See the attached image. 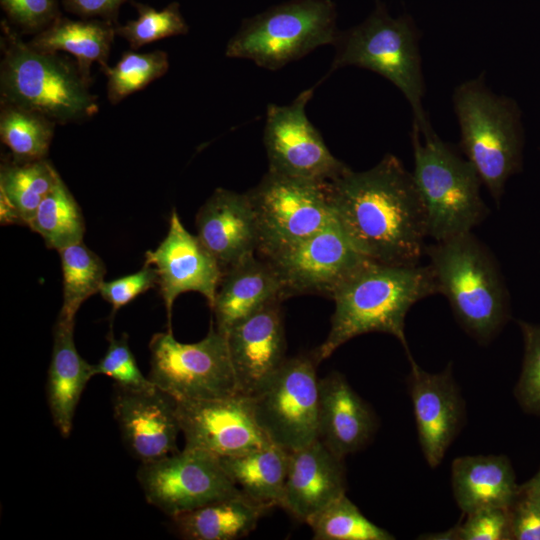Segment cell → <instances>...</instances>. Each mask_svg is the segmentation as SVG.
I'll use <instances>...</instances> for the list:
<instances>
[{"instance_id":"obj_1","label":"cell","mask_w":540,"mask_h":540,"mask_svg":"<svg viewBox=\"0 0 540 540\" xmlns=\"http://www.w3.org/2000/svg\"><path fill=\"white\" fill-rule=\"evenodd\" d=\"M334 215L366 259L419 264L428 237L427 215L413 174L386 154L374 167L347 171L330 182Z\"/></svg>"},{"instance_id":"obj_2","label":"cell","mask_w":540,"mask_h":540,"mask_svg":"<svg viewBox=\"0 0 540 540\" xmlns=\"http://www.w3.org/2000/svg\"><path fill=\"white\" fill-rule=\"evenodd\" d=\"M439 293L429 264L393 265L366 260L334 292L335 310L325 341L314 350L320 363L354 337L371 332L394 336L412 357L405 318L421 299Z\"/></svg>"},{"instance_id":"obj_3","label":"cell","mask_w":540,"mask_h":540,"mask_svg":"<svg viewBox=\"0 0 540 540\" xmlns=\"http://www.w3.org/2000/svg\"><path fill=\"white\" fill-rule=\"evenodd\" d=\"M0 95L56 124L83 123L99 111L91 84L76 61L34 50L6 19L1 21Z\"/></svg>"},{"instance_id":"obj_4","label":"cell","mask_w":540,"mask_h":540,"mask_svg":"<svg viewBox=\"0 0 540 540\" xmlns=\"http://www.w3.org/2000/svg\"><path fill=\"white\" fill-rule=\"evenodd\" d=\"M424 254L457 322L488 344L509 318L508 292L493 254L472 232L426 245Z\"/></svg>"},{"instance_id":"obj_5","label":"cell","mask_w":540,"mask_h":540,"mask_svg":"<svg viewBox=\"0 0 540 540\" xmlns=\"http://www.w3.org/2000/svg\"><path fill=\"white\" fill-rule=\"evenodd\" d=\"M453 102L462 152L499 203L506 181L522 167L520 110L512 99L489 90L483 76L459 85Z\"/></svg>"},{"instance_id":"obj_6","label":"cell","mask_w":540,"mask_h":540,"mask_svg":"<svg viewBox=\"0 0 540 540\" xmlns=\"http://www.w3.org/2000/svg\"><path fill=\"white\" fill-rule=\"evenodd\" d=\"M413 124V177L425 206L428 237L442 241L472 232L488 215L482 181L467 160L434 131L422 135Z\"/></svg>"},{"instance_id":"obj_7","label":"cell","mask_w":540,"mask_h":540,"mask_svg":"<svg viewBox=\"0 0 540 540\" xmlns=\"http://www.w3.org/2000/svg\"><path fill=\"white\" fill-rule=\"evenodd\" d=\"M332 46L335 55L326 76L346 66L380 74L404 94L420 133L433 131L422 106L425 88L418 35L409 19L392 18L378 5L364 22L339 31Z\"/></svg>"},{"instance_id":"obj_8","label":"cell","mask_w":540,"mask_h":540,"mask_svg":"<svg viewBox=\"0 0 540 540\" xmlns=\"http://www.w3.org/2000/svg\"><path fill=\"white\" fill-rule=\"evenodd\" d=\"M331 0H291L245 19L225 48L228 58L247 59L278 70L323 45L338 30Z\"/></svg>"},{"instance_id":"obj_9","label":"cell","mask_w":540,"mask_h":540,"mask_svg":"<svg viewBox=\"0 0 540 540\" xmlns=\"http://www.w3.org/2000/svg\"><path fill=\"white\" fill-rule=\"evenodd\" d=\"M149 379L177 402L207 400L238 393L226 336L212 322L207 335L182 343L172 330L150 342Z\"/></svg>"},{"instance_id":"obj_10","label":"cell","mask_w":540,"mask_h":540,"mask_svg":"<svg viewBox=\"0 0 540 540\" xmlns=\"http://www.w3.org/2000/svg\"><path fill=\"white\" fill-rule=\"evenodd\" d=\"M257 221V254L268 257L336 220L330 182L288 177L270 171L246 192Z\"/></svg>"},{"instance_id":"obj_11","label":"cell","mask_w":540,"mask_h":540,"mask_svg":"<svg viewBox=\"0 0 540 540\" xmlns=\"http://www.w3.org/2000/svg\"><path fill=\"white\" fill-rule=\"evenodd\" d=\"M318 364L314 352L287 358L251 397L260 428L273 444L289 452L318 439Z\"/></svg>"},{"instance_id":"obj_12","label":"cell","mask_w":540,"mask_h":540,"mask_svg":"<svg viewBox=\"0 0 540 540\" xmlns=\"http://www.w3.org/2000/svg\"><path fill=\"white\" fill-rule=\"evenodd\" d=\"M137 480L146 501L169 517L242 493L218 456L190 447L141 463Z\"/></svg>"},{"instance_id":"obj_13","label":"cell","mask_w":540,"mask_h":540,"mask_svg":"<svg viewBox=\"0 0 540 540\" xmlns=\"http://www.w3.org/2000/svg\"><path fill=\"white\" fill-rule=\"evenodd\" d=\"M314 89L303 90L289 105H268L263 134L268 171L293 178L332 182L350 168L330 152L306 115V106Z\"/></svg>"},{"instance_id":"obj_14","label":"cell","mask_w":540,"mask_h":540,"mask_svg":"<svg viewBox=\"0 0 540 540\" xmlns=\"http://www.w3.org/2000/svg\"><path fill=\"white\" fill-rule=\"evenodd\" d=\"M265 258L281 286L283 300L304 294L332 298L366 260L337 220L321 231Z\"/></svg>"},{"instance_id":"obj_15","label":"cell","mask_w":540,"mask_h":540,"mask_svg":"<svg viewBox=\"0 0 540 540\" xmlns=\"http://www.w3.org/2000/svg\"><path fill=\"white\" fill-rule=\"evenodd\" d=\"M177 411L185 447L228 457L272 443L258 425L251 397L241 393L177 402Z\"/></svg>"},{"instance_id":"obj_16","label":"cell","mask_w":540,"mask_h":540,"mask_svg":"<svg viewBox=\"0 0 540 540\" xmlns=\"http://www.w3.org/2000/svg\"><path fill=\"white\" fill-rule=\"evenodd\" d=\"M145 262L158 274V286L167 313V330L175 299L188 291L200 293L212 307L223 271L197 235L184 227L174 208L167 235L155 250L145 253Z\"/></svg>"},{"instance_id":"obj_17","label":"cell","mask_w":540,"mask_h":540,"mask_svg":"<svg viewBox=\"0 0 540 540\" xmlns=\"http://www.w3.org/2000/svg\"><path fill=\"white\" fill-rule=\"evenodd\" d=\"M112 407L125 446L141 463L178 451L181 429L172 396L158 387L138 390L114 384Z\"/></svg>"},{"instance_id":"obj_18","label":"cell","mask_w":540,"mask_h":540,"mask_svg":"<svg viewBox=\"0 0 540 540\" xmlns=\"http://www.w3.org/2000/svg\"><path fill=\"white\" fill-rule=\"evenodd\" d=\"M408 360V387L418 439L426 462L435 468L463 426L464 401L450 366L440 373H429L413 357Z\"/></svg>"},{"instance_id":"obj_19","label":"cell","mask_w":540,"mask_h":540,"mask_svg":"<svg viewBox=\"0 0 540 540\" xmlns=\"http://www.w3.org/2000/svg\"><path fill=\"white\" fill-rule=\"evenodd\" d=\"M281 302L265 305L225 335L238 393L257 394L287 359Z\"/></svg>"},{"instance_id":"obj_20","label":"cell","mask_w":540,"mask_h":540,"mask_svg":"<svg viewBox=\"0 0 540 540\" xmlns=\"http://www.w3.org/2000/svg\"><path fill=\"white\" fill-rule=\"evenodd\" d=\"M197 237L223 273L257 253L258 226L247 193L217 188L196 214Z\"/></svg>"},{"instance_id":"obj_21","label":"cell","mask_w":540,"mask_h":540,"mask_svg":"<svg viewBox=\"0 0 540 540\" xmlns=\"http://www.w3.org/2000/svg\"><path fill=\"white\" fill-rule=\"evenodd\" d=\"M346 494L343 458L319 439L289 452V466L281 507L301 522Z\"/></svg>"},{"instance_id":"obj_22","label":"cell","mask_w":540,"mask_h":540,"mask_svg":"<svg viewBox=\"0 0 540 540\" xmlns=\"http://www.w3.org/2000/svg\"><path fill=\"white\" fill-rule=\"evenodd\" d=\"M376 428L372 408L342 374L319 379L318 439L326 447L344 459L364 448Z\"/></svg>"},{"instance_id":"obj_23","label":"cell","mask_w":540,"mask_h":540,"mask_svg":"<svg viewBox=\"0 0 540 540\" xmlns=\"http://www.w3.org/2000/svg\"><path fill=\"white\" fill-rule=\"evenodd\" d=\"M283 301L279 280L270 263L257 253L226 270L211 310L222 334L265 305Z\"/></svg>"},{"instance_id":"obj_24","label":"cell","mask_w":540,"mask_h":540,"mask_svg":"<svg viewBox=\"0 0 540 540\" xmlns=\"http://www.w3.org/2000/svg\"><path fill=\"white\" fill-rule=\"evenodd\" d=\"M74 326L75 321L57 318L46 382L47 403L53 423L65 438L71 433L81 395L89 380L96 376L94 364L84 360L76 349Z\"/></svg>"},{"instance_id":"obj_25","label":"cell","mask_w":540,"mask_h":540,"mask_svg":"<svg viewBox=\"0 0 540 540\" xmlns=\"http://www.w3.org/2000/svg\"><path fill=\"white\" fill-rule=\"evenodd\" d=\"M451 482L463 514L486 507L509 508L520 486L505 455L458 457L452 462Z\"/></svg>"},{"instance_id":"obj_26","label":"cell","mask_w":540,"mask_h":540,"mask_svg":"<svg viewBox=\"0 0 540 540\" xmlns=\"http://www.w3.org/2000/svg\"><path fill=\"white\" fill-rule=\"evenodd\" d=\"M115 26L101 19L73 20L61 15L50 26L35 34L28 44L39 52H66L72 55L82 76L91 84L92 64L97 63L100 68L108 65L116 36Z\"/></svg>"},{"instance_id":"obj_27","label":"cell","mask_w":540,"mask_h":540,"mask_svg":"<svg viewBox=\"0 0 540 540\" xmlns=\"http://www.w3.org/2000/svg\"><path fill=\"white\" fill-rule=\"evenodd\" d=\"M270 510L243 493L170 517L178 536L188 540H234L252 532Z\"/></svg>"},{"instance_id":"obj_28","label":"cell","mask_w":540,"mask_h":540,"mask_svg":"<svg viewBox=\"0 0 540 540\" xmlns=\"http://www.w3.org/2000/svg\"><path fill=\"white\" fill-rule=\"evenodd\" d=\"M219 458L229 477L244 495L269 509L281 507L289 451L269 443L244 454Z\"/></svg>"},{"instance_id":"obj_29","label":"cell","mask_w":540,"mask_h":540,"mask_svg":"<svg viewBox=\"0 0 540 540\" xmlns=\"http://www.w3.org/2000/svg\"><path fill=\"white\" fill-rule=\"evenodd\" d=\"M56 125L37 111L0 101L1 142L16 162L46 159Z\"/></svg>"},{"instance_id":"obj_30","label":"cell","mask_w":540,"mask_h":540,"mask_svg":"<svg viewBox=\"0 0 540 540\" xmlns=\"http://www.w3.org/2000/svg\"><path fill=\"white\" fill-rule=\"evenodd\" d=\"M50 249L60 250L83 241L85 220L79 204L61 176L39 204L28 224Z\"/></svg>"},{"instance_id":"obj_31","label":"cell","mask_w":540,"mask_h":540,"mask_svg":"<svg viewBox=\"0 0 540 540\" xmlns=\"http://www.w3.org/2000/svg\"><path fill=\"white\" fill-rule=\"evenodd\" d=\"M60 174L46 158L31 162H3L0 167V192L29 224L39 204L52 190Z\"/></svg>"},{"instance_id":"obj_32","label":"cell","mask_w":540,"mask_h":540,"mask_svg":"<svg viewBox=\"0 0 540 540\" xmlns=\"http://www.w3.org/2000/svg\"><path fill=\"white\" fill-rule=\"evenodd\" d=\"M58 253L63 276V304L58 317L75 321L82 303L100 291L106 267L83 241L62 248Z\"/></svg>"},{"instance_id":"obj_33","label":"cell","mask_w":540,"mask_h":540,"mask_svg":"<svg viewBox=\"0 0 540 540\" xmlns=\"http://www.w3.org/2000/svg\"><path fill=\"white\" fill-rule=\"evenodd\" d=\"M168 54L163 50L136 52L128 50L113 67L101 69L107 78L106 93L110 104L116 105L129 95L140 91L169 70Z\"/></svg>"},{"instance_id":"obj_34","label":"cell","mask_w":540,"mask_h":540,"mask_svg":"<svg viewBox=\"0 0 540 540\" xmlns=\"http://www.w3.org/2000/svg\"><path fill=\"white\" fill-rule=\"evenodd\" d=\"M307 524L315 540H393L395 537L366 518L346 496L335 499Z\"/></svg>"},{"instance_id":"obj_35","label":"cell","mask_w":540,"mask_h":540,"mask_svg":"<svg viewBox=\"0 0 540 540\" xmlns=\"http://www.w3.org/2000/svg\"><path fill=\"white\" fill-rule=\"evenodd\" d=\"M137 12V18L125 24L115 26L116 36L124 39L132 50L165 38L186 35L189 25L186 22L178 2H170L163 9L131 0Z\"/></svg>"},{"instance_id":"obj_36","label":"cell","mask_w":540,"mask_h":540,"mask_svg":"<svg viewBox=\"0 0 540 540\" xmlns=\"http://www.w3.org/2000/svg\"><path fill=\"white\" fill-rule=\"evenodd\" d=\"M107 339L109 344L105 354L94 364L95 375H105L113 379L114 384L129 389L144 390L156 387L138 367L126 334L115 338L111 323Z\"/></svg>"},{"instance_id":"obj_37","label":"cell","mask_w":540,"mask_h":540,"mask_svg":"<svg viewBox=\"0 0 540 540\" xmlns=\"http://www.w3.org/2000/svg\"><path fill=\"white\" fill-rule=\"evenodd\" d=\"M464 521L448 531L430 534L437 540H510L508 508L486 507L464 514Z\"/></svg>"},{"instance_id":"obj_38","label":"cell","mask_w":540,"mask_h":540,"mask_svg":"<svg viewBox=\"0 0 540 540\" xmlns=\"http://www.w3.org/2000/svg\"><path fill=\"white\" fill-rule=\"evenodd\" d=\"M524 339L522 371L515 387L520 406L528 413L540 415V325L518 321Z\"/></svg>"},{"instance_id":"obj_39","label":"cell","mask_w":540,"mask_h":540,"mask_svg":"<svg viewBox=\"0 0 540 540\" xmlns=\"http://www.w3.org/2000/svg\"><path fill=\"white\" fill-rule=\"evenodd\" d=\"M6 20L24 34H37L62 14L57 0H0Z\"/></svg>"},{"instance_id":"obj_40","label":"cell","mask_w":540,"mask_h":540,"mask_svg":"<svg viewBox=\"0 0 540 540\" xmlns=\"http://www.w3.org/2000/svg\"><path fill=\"white\" fill-rule=\"evenodd\" d=\"M510 530L515 540H540V491L523 483L508 508Z\"/></svg>"},{"instance_id":"obj_41","label":"cell","mask_w":540,"mask_h":540,"mask_svg":"<svg viewBox=\"0 0 540 540\" xmlns=\"http://www.w3.org/2000/svg\"><path fill=\"white\" fill-rule=\"evenodd\" d=\"M156 284H158L157 270L146 262L135 273L104 281L99 293L112 306L111 321L121 307L129 304Z\"/></svg>"},{"instance_id":"obj_42","label":"cell","mask_w":540,"mask_h":540,"mask_svg":"<svg viewBox=\"0 0 540 540\" xmlns=\"http://www.w3.org/2000/svg\"><path fill=\"white\" fill-rule=\"evenodd\" d=\"M127 0H62L65 11L83 19H101L117 25L122 4Z\"/></svg>"},{"instance_id":"obj_43","label":"cell","mask_w":540,"mask_h":540,"mask_svg":"<svg viewBox=\"0 0 540 540\" xmlns=\"http://www.w3.org/2000/svg\"><path fill=\"white\" fill-rule=\"evenodd\" d=\"M0 221L2 225L24 224L15 207L7 197L0 192Z\"/></svg>"},{"instance_id":"obj_44","label":"cell","mask_w":540,"mask_h":540,"mask_svg":"<svg viewBox=\"0 0 540 540\" xmlns=\"http://www.w3.org/2000/svg\"><path fill=\"white\" fill-rule=\"evenodd\" d=\"M525 483L540 491V469L530 480Z\"/></svg>"}]
</instances>
